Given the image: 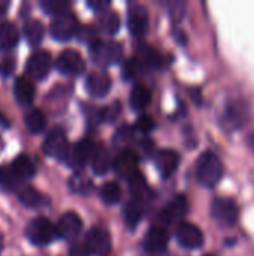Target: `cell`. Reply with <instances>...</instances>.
Instances as JSON below:
<instances>
[{
  "label": "cell",
  "mask_w": 254,
  "mask_h": 256,
  "mask_svg": "<svg viewBox=\"0 0 254 256\" xmlns=\"http://www.w3.org/2000/svg\"><path fill=\"white\" fill-rule=\"evenodd\" d=\"M223 172V162L214 152H204L199 156L196 164V177L204 188H216L220 183Z\"/></svg>",
  "instance_id": "6da1fadb"
},
{
  "label": "cell",
  "mask_w": 254,
  "mask_h": 256,
  "mask_svg": "<svg viewBox=\"0 0 254 256\" xmlns=\"http://www.w3.org/2000/svg\"><path fill=\"white\" fill-rule=\"evenodd\" d=\"M90 57L99 66H111L121 62L123 46L115 40H96L90 45Z\"/></svg>",
  "instance_id": "7a4b0ae2"
},
{
  "label": "cell",
  "mask_w": 254,
  "mask_h": 256,
  "mask_svg": "<svg viewBox=\"0 0 254 256\" xmlns=\"http://www.w3.org/2000/svg\"><path fill=\"white\" fill-rule=\"evenodd\" d=\"M25 237L34 246H46L51 244L58 236L55 226L45 218L33 219L25 228Z\"/></svg>",
  "instance_id": "3957f363"
},
{
  "label": "cell",
  "mask_w": 254,
  "mask_h": 256,
  "mask_svg": "<svg viewBox=\"0 0 254 256\" xmlns=\"http://www.w3.org/2000/svg\"><path fill=\"white\" fill-rule=\"evenodd\" d=\"M211 216L222 226H234L240 219V207L232 198L220 196L211 204Z\"/></svg>",
  "instance_id": "277c9868"
},
{
  "label": "cell",
  "mask_w": 254,
  "mask_h": 256,
  "mask_svg": "<svg viewBox=\"0 0 254 256\" xmlns=\"http://www.w3.org/2000/svg\"><path fill=\"white\" fill-rule=\"evenodd\" d=\"M43 152L46 156L54 159H66L69 154V141L66 136V132L61 128H54L49 130L43 141Z\"/></svg>",
  "instance_id": "5b68a950"
},
{
  "label": "cell",
  "mask_w": 254,
  "mask_h": 256,
  "mask_svg": "<svg viewBox=\"0 0 254 256\" xmlns=\"http://www.w3.org/2000/svg\"><path fill=\"white\" fill-rule=\"evenodd\" d=\"M79 28L78 20L73 14L67 12L63 15H58L52 20L49 26V33L55 40H69L70 38L76 36V32Z\"/></svg>",
  "instance_id": "8992f818"
},
{
  "label": "cell",
  "mask_w": 254,
  "mask_h": 256,
  "mask_svg": "<svg viewBox=\"0 0 254 256\" xmlns=\"http://www.w3.org/2000/svg\"><path fill=\"white\" fill-rule=\"evenodd\" d=\"M55 68L63 75L78 76L85 70V62L79 52H76L73 50H66L58 56V58L55 62Z\"/></svg>",
  "instance_id": "52a82bcc"
},
{
  "label": "cell",
  "mask_w": 254,
  "mask_h": 256,
  "mask_svg": "<svg viewBox=\"0 0 254 256\" xmlns=\"http://www.w3.org/2000/svg\"><path fill=\"white\" fill-rule=\"evenodd\" d=\"M175 237L186 249H199L204 246V232L199 226L190 222H181L177 226Z\"/></svg>",
  "instance_id": "ba28073f"
},
{
  "label": "cell",
  "mask_w": 254,
  "mask_h": 256,
  "mask_svg": "<svg viewBox=\"0 0 254 256\" xmlns=\"http://www.w3.org/2000/svg\"><path fill=\"white\" fill-rule=\"evenodd\" d=\"M148 12L142 4H130L127 10V26L135 38H144L148 32Z\"/></svg>",
  "instance_id": "9c48e42d"
},
{
  "label": "cell",
  "mask_w": 254,
  "mask_h": 256,
  "mask_svg": "<svg viewBox=\"0 0 254 256\" xmlns=\"http://www.w3.org/2000/svg\"><path fill=\"white\" fill-rule=\"evenodd\" d=\"M84 244H85L88 254H93V255L108 256L111 252V240H109L108 232L97 226L91 228L87 232Z\"/></svg>",
  "instance_id": "30bf717a"
},
{
  "label": "cell",
  "mask_w": 254,
  "mask_h": 256,
  "mask_svg": "<svg viewBox=\"0 0 254 256\" xmlns=\"http://www.w3.org/2000/svg\"><path fill=\"white\" fill-rule=\"evenodd\" d=\"M96 148L97 147H96V144L91 140H88V138L81 140L79 142H76L73 146L72 150H69L67 158H69L70 165L75 166V168L85 166L88 162H91V159H93V156L96 153Z\"/></svg>",
  "instance_id": "8fae6325"
},
{
  "label": "cell",
  "mask_w": 254,
  "mask_h": 256,
  "mask_svg": "<svg viewBox=\"0 0 254 256\" xmlns=\"http://www.w3.org/2000/svg\"><path fill=\"white\" fill-rule=\"evenodd\" d=\"M27 74L33 80H43L51 69V56L46 51H36L27 62Z\"/></svg>",
  "instance_id": "7c38bea8"
},
{
  "label": "cell",
  "mask_w": 254,
  "mask_h": 256,
  "mask_svg": "<svg viewBox=\"0 0 254 256\" xmlns=\"http://www.w3.org/2000/svg\"><path fill=\"white\" fill-rule=\"evenodd\" d=\"M55 230H57L58 237H61L64 240H73L78 237V234L82 230V220L76 213L67 212L58 219Z\"/></svg>",
  "instance_id": "4fadbf2b"
},
{
  "label": "cell",
  "mask_w": 254,
  "mask_h": 256,
  "mask_svg": "<svg viewBox=\"0 0 254 256\" xmlns=\"http://www.w3.org/2000/svg\"><path fill=\"white\" fill-rule=\"evenodd\" d=\"M156 166L163 178H169L178 168L180 165V154L175 150L171 148H163L156 153L154 158Z\"/></svg>",
  "instance_id": "5bb4252c"
},
{
  "label": "cell",
  "mask_w": 254,
  "mask_h": 256,
  "mask_svg": "<svg viewBox=\"0 0 254 256\" xmlns=\"http://www.w3.org/2000/svg\"><path fill=\"white\" fill-rule=\"evenodd\" d=\"M112 87L111 76L106 72H91L85 80L87 92L94 98H105Z\"/></svg>",
  "instance_id": "9a60e30c"
},
{
  "label": "cell",
  "mask_w": 254,
  "mask_h": 256,
  "mask_svg": "<svg viewBox=\"0 0 254 256\" xmlns=\"http://www.w3.org/2000/svg\"><path fill=\"white\" fill-rule=\"evenodd\" d=\"M169 243V234L165 228L153 226L144 240V248L148 254H162L166 250Z\"/></svg>",
  "instance_id": "2e32d148"
},
{
  "label": "cell",
  "mask_w": 254,
  "mask_h": 256,
  "mask_svg": "<svg viewBox=\"0 0 254 256\" xmlns=\"http://www.w3.org/2000/svg\"><path fill=\"white\" fill-rule=\"evenodd\" d=\"M114 171L120 177L129 180L138 172V156L132 150H123L114 160Z\"/></svg>",
  "instance_id": "e0dca14e"
},
{
  "label": "cell",
  "mask_w": 254,
  "mask_h": 256,
  "mask_svg": "<svg viewBox=\"0 0 254 256\" xmlns=\"http://www.w3.org/2000/svg\"><path fill=\"white\" fill-rule=\"evenodd\" d=\"M189 210V202H187V198L184 195H178L175 196L172 201H169V204L165 207V210L162 212V219L166 222V224H175V222H180L186 213Z\"/></svg>",
  "instance_id": "ac0fdd59"
},
{
  "label": "cell",
  "mask_w": 254,
  "mask_h": 256,
  "mask_svg": "<svg viewBox=\"0 0 254 256\" xmlns=\"http://www.w3.org/2000/svg\"><path fill=\"white\" fill-rule=\"evenodd\" d=\"M9 170L12 171V174L21 182V180H25V178H30L34 176L36 172V166L33 164V160L25 156V154H19L18 158H15L9 166Z\"/></svg>",
  "instance_id": "d6986e66"
},
{
  "label": "cell",
  "mask_w": 254,
  "mask_h": 256,
  "mask_svg": "<svg viewBox=\"0 0 254 256\" xmlns=\"http://www.w3.org/2000/svg\"><path fill=\"white\" fill-rule=\"evenodd\" d=\"M13 93L19 104L27 105L34 99V86L25 76H18L13 84Z\"/></svg>",
  "instance_id": "ffe728a7"
},
{
  "label": "cell",
  "mask_w": 254,
  "mask_h": 256,
  "mask_svg": "<svg viewBox=\"0 0 254 256\" xmlns=\"http://www.w3.org/2000/svg\"><path fill=\"white\" fill-rule=\"evenodd\" d=\"M19 33L15 24L4 21L0 24V50H10L18 44Z\"/></svg>",
  "instance_id": "44dd1931"
},
{
  "label": "cell",
  "mask_w": 254,
  "mask_h": 256,
  "mask_svg": "<svg viewBox=\"0 0 254 256\" xmlns=\"http://www.w3.org/2000/svg\"><path fill=\"white\" fill-rule=\"evenodd\" d=\"M151 102V92L148 87L142 86V84H136L133 86L132 92H130V105L133 110L141 111L145 106H148V104Z\"/></svg>",
  "instance_id": "7402d4cb"
},
{
  "label": "cell",
  "mask_w": 254,
  "mask_h": 256,
  "mask_svg": "<svg viewBox=\"0 0 254 256\" xmlns=\"http://www.w3.org/2000/svg\"><path fill=\"white\" fill-rule=\"evenodd\" d=\"M22 32H24V36H25L27 42L31 44V45L40 44V40L43 39V34H45V28H43L42 22L37 21V20L25 21L24 27H22Z\"/></svg>",
  "instance_id": "603a6c76"
},
{
  "label": "cell",
  "mask_w": 254,
  "mask_h": 256,
  "mask_svg": "<svg viewBox=\"0 0 254 256\" xmlns=\"http://www.w3.org/2000/svg\"><path fill=\"white\" fill-rule=\"evenodd\" d=\"M97 26L102 32L108 33V34H114L120 30V16L117 12H112V10H105L102 12V15L99 16V21H97Z\"/></svg>",
  "instance_id": "cb8c5ba5"
},
{
  "label": "cell",
  "mask_w": 254,
  "mask_h": 256,
  "mask_svg": "<svg viewBox=\"0 0 254 256\" xmlns=\"http://www.w3.org/2000/svg\"><path fill=\"white\" fill-rule=\"evenodd\" d=\"M91 164H93V171L94 174L97 176H103L109 171L111 168V156H109V152L105 148V147H97L96 148V153L91 159Z\"/></svg>",
  "instance_id": "d4e9b609"
},
{
  "label": "cell",
  "mask_w": 254,
  "mask_h": 256,
  "mask_svg": "<svg viewBox=\"0 0 254 256\" xmlns=\"http://www.w3.org/2000/svg\"><path fill=\"white\" fill-rule=\"evenodd\" d=\"M18 200H19L24 206L31 207V208L40 207V206H43V202H45L43 195H42L39 190H36L34 188H31V186L22 188V189L18 192Z\"/></svg>",
  "instance_id": "484cf974"
},
{
  "label": "cell",
  "mask_w": 254,
  "mask_h": 256,
  "mask_svg": "<svg viewBox=\"0 0 254 256\" xmlns=\"http://www.w3.org/2000/svg\"><path fill=\"white\" fill-rule=\"evenodd\" d=\"M127 182H129V188H130V192H132V195H133V200L138 201V202L144 201V200L147 198V195H148V186H147V183H145L142 174L138 171V172L133 174Z\"/></svg>",
  "instance_id": "4316f807"
},
{
  "label": "cell",
  "mask_w": 254,
  "mask_h": 256,
  "mask_svg": "<svg viewBox=\"0 0 254 256\" xmlns=\"http://www.w3.org/2000/svg\"><path fill=\"white\" fill-rule=\"evenodd\" d=\"M25 126L28 128L30 132L33 134H39L46 128V117L40 110H31L25 114Z\"/></svg>",
  "instance_id": "83f0119b"
},
{
  "label": "cell",
  "mask_w": 254,
  "mask_h": 256,
  "mask_svg": "<svg viewBox=\"0 0 254 256\" xmlns=\"http://www.w3.org/2000/svg\"><path fill=\"white\" fill-rule=\"evenodd\" d=\"M99 194H100L102 201L105 204H108V206H114V204H117L121 200V189H120V186L117 183H112V182L111 183H105L100 188Z\"/></svg>",
  "instance_id": "f1b7e54d"
},
{
  "label": "cell",
  "mask_w": 254,
  "mask_h": 256,
  "mask_svg": "<svg viewBox=\"0 0 254 256\" xmlns=\"http://www.w3.org/2000/svg\"><path fill=\"white\" fill-rule=\"evenodd\" d=\"M40 8L43 9L45 14L58 16V15H63V14L69 12L70 2H66V0H43V2H40Z\"/></svg>",
  "instance_id": "f546056e"
},
{
  "label": "cell",
  "mask_w": 254,
  "mask_h": 256,
  "mask_svg": "<svg viewBox=\"0 0 254 256\" xmlns=\"http://www.w3.org/2000/svg\"><path fill=\"white\" fill-rule=\"evenodd\" d=\"M141 218H142V206H141V202H138V201H129L127 204H126V207H124V219H126V222H127V225L129 226H136V224L141 220Z\"/></svg>",
  "instance_id": "4dcf8cb0"
},
{
  "label": "cell",
  "mask_w": 254,
  "mask_h": 256,
  "mask_svg": "<svg viewBox=\"0 0 254 256\" xmlns=\"http://www.w3.org/2000/svg\"><path fill=\"white\" fill-rule=\"evenodd\" d=\"M139 52H141V57H142L141 60L145 62L148 66H151V68H160L163 64V57L156 50H153L150 46H141L139 48Z\"/></svg>",
  "instance_id": "1f68e13d"
},
{
  "label": "cell",
  "mask_w": 254,
  "mask_h": 256,
  "mask_svg": "<svg viewBox=\"0 0 254 256\" xmlns=\"http://www.w3.org/2000/svg\"><path fill=\"white\" fill-rule=\"evenodd\" d=\"M141 70H142V63L139 58L135 57L129 58L123 66V75L126 80H135L136 76L141 75Z\"/></svg>",
  "instance_id": "d6a6232c"
},
{
  "label": "cell",
  "mask_w": 254,
  "mask_h": 256,
  "mask_svg": "<svg viewBox=\"0 0 254 256\" xmlns=\"http://www.w3.org/2000/svg\"><path fill=\"white\" fill-rule=\"evenodd\" d=\"M226 122H229V124H231V128H235V129H238L241 124H243V114H241V108H238L237 105H232V106H228V110H226Z\"/></svg>",
  "instance_id": "836d02e7"
},
{
  "label": "cell",
  "mask_w": 254,
  "mask_h": 256,
  "mask_svg": "<svg viewBox=\"0 0 254 256\" xmlns=\"http://www.w3.org/2000/svg\"><path fill=\"white\" fill-rule=\"evenodd\" d=\"M18 183L19 180L12 174L9 168H0V186H3L4 189H13Z\"/></svg>",
  "instance_id": "e575fe53"
},
{
  "label": "cell",
  "mask_w": 254,
  "mask_h": 256,
  "mask_svg": "<svg viewBox=\"0 0 254 256\" xmlns=\"http://www.w3.org/2000/svg\"><path fill=\"white\" fill-rule=\"evenodd\" d=\"M76 36L79 38L81 42H87L88 45L94 44L97 40V36H96V30L90 26H85V27H79L78 32H76Z\"/></svg>",
  "instance_id": "d590c367"
},
{
  "label": "cell",
  "mask_w": 254,
  "mask_h": 256,
  "mask_svg": "<svg viewBox=\"0 0 254 256\" xmlns=\"http://www.w3.org/2000/svg\"><path fill=\"white\" fill-rule=\"evenodd\" d=\"M118 114H120V105L115 102L114 105L105 106V108L102 110V112H100V117H102L103 122L112 123V122H115V118L118 117Z\"/></svg>",
  "instance_id": "8d00e7d4"
},
{
  "label": "cell",
  "mask_w": 254,
  "mask_h": 256,
  "mask_svg": "<svg viewBox=\"0 0 254 256\" xmlns=\"http://www.w3.org/2000/svg\"><path fill=\"white\" fill-rule=\"evenodd\" d=\"M184 9H186V3L175 0V2H169V14L172 16V20L177 22L184 16Z\"/></svg>",
  "instance_id": "74e56055"
},
{
  "label": "cell",
  "mask_w": 254,
  "mask_h": 256,
  "mask_svg": "<svg viewBox=\"0 0 254 256\" xmlns=\"http://www.w3.org/2000/svg\"><path fill=\"white\" fill-rule=\"evenodd\" d=\"M87 188H90V182L81 176H75L70 178V189L76 194H87Z\"/></svg>",
  "instance_id": "f35d334b"
},
{
  "label": "cell",
  "mask_w": 254,
  "mask_h": 256,
  "mask_svg": "<svg viewBox=\"0 0 254 256\" xmlns=\"http://www.w3.org/2000/svg\"><path fill=\"white\" fill-rule=\"evenodd\" d=\"M154 128H156V123H154L153 117H150V116H141L136 122V129L142 134H148Z\"/></svg>",
  "instance_id": "ab89813d"
},
{
  "label": "cell",
  "mask_w": 254,
  "mask_h": 256,
  "mask_svg": "<svg viewBox=\"0 0 254 256\" xmlns=\"http://www.w3.org/2000/svg\"><path fill=\"white\" fill-rule=\"evenodd\" d=\"M15 69V60L12 57H3L0 62V75L9 76Z\"/></svg>",
  "instance_id": "60d3db41"
},
{
  "label": "cell",
  "mask_w": 254,
  "mask_h": 256,
  "mask_svg": "<svg viewBox=\"0 0 254 256\" xmlns=\"http://www.w3.org/2000/svg\"><path fill=\"white\" fill-rule=\"evenodd\" d=\"M87 4H88V8H91L97 12H105V9L111 6V2H108V0H88Z\"/></svg>",
  "instance_id": "b9f144b4"
},
{
  "label": "cell",
  "mask_w": 254,
  "mask_h": 256,
  "mask_svg": "<svg viewBox=\"0 0 254 256\" xmlns=\"http://www.w3.org/2000/svg\"><path fill=\"white\" fill-rule=\"evenodd\" d=\"M70 256H90V254H88L85 244L76 243V244H73V248L70 249Z\"/></svg>",
  "instance_id": "7bdbcfd3"
},
{
  "label": "cell",
  "mask_w": 254,
  "mask_h": 256,
  "mask_svg": "<svg viewBox=\"0 0 254 256\" xmlns=\"http://www.w3.org/2000/svg\"><path fill=\"white\" fill-rule=\"evenodd\" d=\"M7 8H9V2L7 0H0V16L6 12Z\"/></svg>",
  "instance_id": "ee69618b"
},
{
  "label": "cell",
  "mask_w": 254,
  "mask_h": 256,
  "mask_svg": "<svg viewBox=\"0 0 254 256\" xmlns=\"http://www.w3.org/2000/svg\"><path fill=\"white\" fill-rule=\"evenodd\" d=\"M0 126H3V128H7V126H9V122H7V118H6L3 114H0Z\"/></svg>",
  "instance_id": "f6af8a7d"
},
{
  "label": "cell",
  "mask_w": 254,
  "mask_h": 256,
  "mask_svg": "<svg viewBox=\"0 0 254 256\" xmlns=\"http://www.w3.org/2000/svg\"><path fill=\"white\" fill-rule=\"evenodd\" d=\"M247 142H249V146L254 150V134H250V135L247 136Z\"/></svg>",
  "instance_id": "bcb514c9"
},
{
  "label": "cell",
  "mask_w": 254,
  "mask_h": 256,
  "mask_svg": "<svg viewBox=\"0 0 254 256\" xmlns=\"http://www.w3.org/2000/svg\"><path fill=\"white\" fill-rule=\"evenodd\" d=\"M3 148H4V141H3V138L0 136V152H1Z\"/></svg>",
  "instance_id": "7dc6e473"
},
{
  "label": "cell",
  "mask_w": 254,
  "mask_h": 256,
  "mask_svg": "<svg viewBox=\"0 0 254 256\" xmlns=\"http://www.w3.org/2000/svg\"><path fill=\"white\" fill-rule=\"evenodd\" d=\"M1 249H3V237L0 236V252H1Z\"/></svg>",
  "instance_id": "c3c4849f"
},
{
  "label": "cell",
  "mask_w": 254,
  "mask_h": 256,
  "mask_svg": "<svg viewBox=\"0 0 254 256\" xmlns=\"http://www.w3.org/2000/svg\"><path fill=\"white\" fill-rule=\"evenodd\" d=\"M205 256H214V255H205Z\"/></svg>",
  "instance_id": "681fc988"
}]
</instances>
